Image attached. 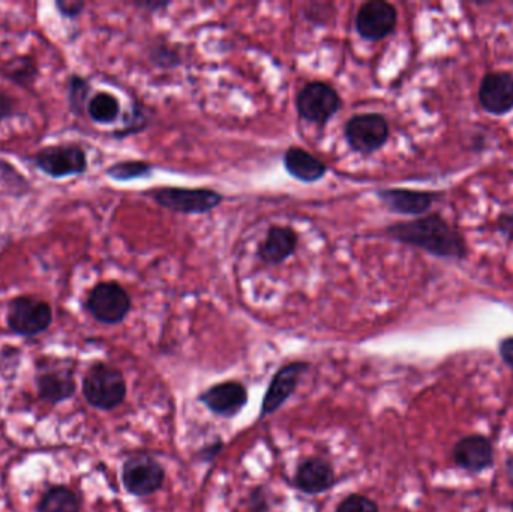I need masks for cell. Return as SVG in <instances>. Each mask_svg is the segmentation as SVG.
I'll list each match as a JSON object with an SVG mask.
<instances>
[{
  "label": "cell",
  "mask_w": 513,
  "mask_h": 512,
  "mask_svg": "<svg viewBox=\"0 0 513 512\" xmlns=\"http://www.w3.org/2000/svg\"><path fill=\"white\" fill-rule=\"evenodd\" d=\"M386 232L395 241L420 248L432 256L464 259L467 253L461 236L440 215L392 224Z\"/></svg>",
  "instance_id": "obj_1"
},
{
  "label": "cell",
  "mask_w": 513,
  "mask_h": 512,
  "mask_svg": "<svg viewBox=\"0 0 513 512\" xmlns=\"http://www.w3.org/2000/svg\"><path fill=\"white\" fill-rule=\"evenodd\" d=\"M83 394L90 406L99 410H113L126 397V383L123 374L108 364L90 367L83 379Z\"/></svg>",
  "instance_id": "obj_2"
},
{
  "label": "cell",
  "mask_w": 513,
  "mask_h": 512,
  "mask_svg": "<svg viewBox=\"0 0 513 512\" xmlns=\"http://www.w3.org/2000/svg\"><path fill=\"white\" fill-rule=\"evenodd\" d=\"M150 196L161 208L183 215L209 214L224 202L222 194L207 188L162 187L150 191Z\"/></svg>",
  "instance_id": "obj_3"
},
{
  "label": "cell",
  "mask_w": 513,
  "mask_h": 512,
  "mask_svg": "<svg viewBox=\"0 0 513 512\" xmlns=\"http://www.w3.org/2000/svg\"><path fill=\"white\" fill-rule=\"evenodd\" d=\"M341 107V97L330 83L309 82L297 92V115L308 124L324 127Z\"/></svg>",
  "instance_id": "obj_4"
},
{
  "label": "cell",
  "mask_w": 513,
  "mask_h": 512,
  "mask_svg": "<svg viewBox=\"0 0 513 512\" xmlns=\"http://www.w3.org/2000/svg\"><path fill=\"white\" fill-rule=\"evenodd\" d=\"M389 136V122L380 113H360L345 122L344 137L348 148L365 157L380 151Z\"/></svg>",
  "instance_id": "obj_5"
},
{
  "label": "cell",
  "mask_w": 513,
  "mask_h": 512,
  "mask_svg": "<svg viewBox=\"0 0 513 512\" xmlns=\"http://www.w3.org/2000/svg\"><path fill=\"white\" fill-rule=\"evenodd\" d=\"M53 308L35 296H17L9 302L6 323L20 337H36L50 328Z\"/></svg>",
  "instance_id": "obj_6"
},
{
  "label": "cell",
  "mask_w": 513,
  "mask_h": 512,
  "mask_svg": "<svg viewBox=\"0 0 513 512\" xmlns=\"http://www.w3.org/2000/svg\"><path fill=\"white\" fill-rule=\"evenodd\" d=\"M128 292L116 281H102L92 287L86 299V310L90 316L104 325L123 322L131 311Z\"/></svg>",
  "instance_id": "obj_7"
},
{
  "label": "cell",
  "mask_w": 513,
  "mask_h": 512,
  "mask_svg": "<svg viewBox=\"0 0 513 512\" xmlns=\"http://www.w3.org/2000/svg\"><path fill=\"white\" fill-rule=\"evenodd\" d=\"M36 169L53 179L80 176L87 172L86 152L78 145L47 146L32 157Z\"/></svg>",
  "instance_id": "obj_8"
},
{
  "label": "cell",
  "mask_w": 513,
  "mask_h": 512,
  "mask_svg": "<svg viewBox=\"0 0 513 512\" xmlns=\"http://www.w3.org/2000/svg\"><path fill=\"white\" fill-rule=\"evenodd\" d=\"M165 472L161 464L147 454H135L123 463L122 481L132 496L146 497L161 490Z\"/></svg>",
  "instance_id": "obj_9"
},
{
  "label": "cell",
  "mask_w": 513,
  "mask_h": 512,
  "mask_svg": "<svg viewBox=\"0 0 513 512\" xmlns=\"http://www.w3.org/2000/svg\"><path fill=\"white\" fill-rule=\"evenodd\" d=\"M398 11L389 2L371 0L360 5L354 19V29L362 40L377 43L395 31Z\"/></svg>",
  "instance_id": "obj_10"
},
{
  "label": "cell",
  "mask_w": 513,
  "mask_h": 512,
  "mask_svg": "<svg viewBox=\"0 0 513 512\" xmlns=\"http://www.w3.org/2000/svg\"><path fill=\"white\" fill-rule=\"evenodd\" d=\"M480 106L491 115H506L513 110V76L509 73H489L479 88Z\"/></svg>",
  "instance_id": "obj_11"
},
{
  "label": "cell",
  "mask_w": 513,
  "mask_h": 512,
  "mask_svg": "<svg viewBox=\"0 0 513 512\" xmlns=\"http://www.w3.org/2000/svg\"><path fill=\"white\" fill-rule=\"evenodd\" d=\"M200 401L216 415L231 418L236 416L248 401V391L239 382H224L204 391Z\"/></svg>",
  "instance_id": "obj_12"
},
{
  "label": "cell",
  "mask_w": 513,
  "mask_h": 512,
  "mask_svg": "<svg viewBox=\"0 0 513 512\" xmlns=\"http://www.w3.org/2000/svg\"><path fill=\"white\" fill-rule=\"evenodd\" d=\"M306 368H308V364L305 362H293V364L285 365L278 370L264 395L261 416L275 412L290 398L299 383V377L302 376Z\"/></svg>",
  "instance_id": "obj_13"
},
{
  "label": "cell",
  "mask_w": 513,
  "mask_h": 512,
  "mask_svg": "<svg viewBox=\"0 0 513 512\" xmlns=\"http://www.w3.org/2000/svg\"><path fill=\"white\" fill-rule=\"evenodd\" d=\"M297 244L299 236L294 229L288 226H272L258 247V257L266 265H281L294 256Z\"/></svg>",
  "instance_id": "obj_14"
},
{
  "label": "cell",
  "mask_w": 513,
  "mask_h": 512,
  "mask_svg": "<svg viewBox=\"0 0 513 512\" xmlns=\"http://www.w3.org/2000/svg\"><path fill=\"white\" fill-rule=\"evenodd\" d=\"M378 200L386 206L389 211L399 215L425 214L434 202L435 196L426 191L405 190V188H389V190L377 191Z\"/></svg>",
  "instance_id": "obj_15"
},
{
  "label": "cell",
  "mask_w": 513,
  "mask_h": 512,
  "mask_svg": "<svg viewBox=\"0 0 513 512\" xmlns=\"http://www.w3.org/2000/svg\"><path fill=\"white\" fill-rule=\"evenodd\" d=\"M335 484L332 466L321 458H308L300 463L294 475V487L306 494H320Z\"/></svg>",
  "instance_id": "obj_16"
},
{
  "label": "cell",
  "mask_w": 513,
  "mask_h": 512,
  "mask_svg": "<svg viewBox=\"0 0 513 512\" xmlns=\"http://www.w3.org/2000/svg\"><path fill=\"white\" fill-rule=\"evenodd\" d=\"M282 163H284L288 175L293 176L299 182H305V184H315V182L321 181L329 170L320 158L314 157L299 146L288 148L282 158Z\"/></svg>",
  "instance_id": "obj_17"
},
{
  "label": "cell",
  "mask_w": 513,
  "mask_h": 512,
  "mask_svg": "<svg viewBox=\"0 0 513 512\" xmlns=\"http://www.w3.org/2000/svg\"><path fill=\"white\" fill-rule=\"evenodd\" d=\"M456 463L468 472H482L494 460L491 443L482 436L464 437L453 449Z\"/></svg>",
  "instance_id": "obj_18"
},
{
  "label": "cell",
  "mask_w": 513,
  "mask_h": 512,
  "mask_svg": "<svg viewBox=\"0 0 513 512\" xmlns=\"http://www.w3.org/2000/svg\"><path fill=\"white\" fill-rule=\"evenodd\" d=\"M39 397L47 403L57 404L74 395L75 382L71 371H48L36 379Z\"/></svg>",
  "instance_id": "obj_19"
},
{
  "label": "cell",
  "mask_w": 513,
  "mask_h": 512,
  "mask_svg": "<svg viewBox=\"0 0 513 512\" xmlns=\"http://www.w3.org/2000/svg\"><path fill=\"white\" fill-rule=\"evenodd\" d=\"M36 512H80V500L71 488L54 485L42 494Z\"/></svg>",
  "instance_id": "obj_20"
},
{
  "label": "cell",
  "mask_w": 513,
  "mask_h": 512,
  "mask_svg": "<svg viewBox=\"0 0 513 512\" xmlns=\"http://www.w3.org/2000/svg\"><path fill=\"white\" fill-rule=\"evenodd\" d=\"M87 115L95 124L108 125L117 121L120 115V103L113 94L96 92L87 104Z\"/></svg>",
  "instance_id": "obj_21"
},
{
  "label": "cell",
  "mask_w": 513,
  "mask_h": 512,
  "mask_svg": "<svg viewBox=\"0 0 513 512\" xmlns=\"http://www.w3.org/2000/svg\"><path fill=\"white\" fill-rule=\"evenodd\" d=\"M152 164L143 160L119 161L105 170V175L116 182H129L134 179H143L152 173Z\"/></svg>",
  "instance_id": "obj_22"
},
{
  "label": "cell",
  "mask_w": 513,
  "mask_h": 512,
  "mask_svg": "<svg viewBox=\"0 0 513 512\" xmlns=\"http://www.w3.org/2000/svg\"><path fill=\"white\" fill-rule=\"evenodd\" d=\"M90 92H92V86L84 77L77 74L69 77L66 95H68L69 110L75 116L84 115V110H87V104H89Z\"/></svg>",
  "instance_id": "obj_23"
},
{
  "label": "cell",
  "mask_w": 513,
  "mask_h": 512,
  "mask_svg": "<svg viewBox=\"0 0 513 512\" xmlns=\"http://www.w3.org/2000/svg\"><path fill=\"white\" fill-rule=\"evenodd\" d=\"M149 61L153 67L158 70L170 71L180 67L183 64L182 53L179 49L165 43V41H156L150 47Z\"/></svg>",
  "instance_id": "obj_24"
},
{
  "label": "cell",
  "mask_w": 513,
  "mask_h": 512,
  "mask_svg": "<svg viewBox=\"0 0 513 512\" xmlns=\"http://www.w3.org/2000/svg\"><path fill=\"white\" fill-rule=\"evenodd\" d=\"M149 125V113L146 107L141 103H134L131 109V115L126 116V121L123 122V127L120 130L114 131L113 136L116 139H125V137L138 134Z\"/></svg>",
  "instance_id": "obj_25"
},
{
  "label": "cell",
  "mask_w": 513,
  "mask_h": 512,
  "mask_svg": "<svg viewBox=\"0 0 513 512\" xmlns=\"http://www.w3.org/2000/svg\"><path fill=\"white\" fill-rule=\"evenodd\" d=\"M36 76H38V67L32 58L18 59L17 64L11 68V73H9V79L18 83V86L32 85Z\"/></svg>",
  "instance_id": "obj_26"
},
{
  "label": "cell",
  "mask_w": 513,
  "mask_h": 512,
  "mask_svg": "<svg viewBox=\"0 0 513 512\" xmlns=\"http://www.w3.org/2000/svg\"><path fill=\"white\" fill-rule=\"evenodd\" d=\"M335 512H378V506L362 494H350L339 503Z\"/></svg>",
  "instance_id": "obj_27"
},
{
  "label": "cell",
  "mask_w": 513,
  "mask_h": 512,
  "mask_svg": "<svg viewBox=\"0 0 513 512\" xmlns=\"http://www.w3.org/2000/svg\"><path fill=\"white\" fill-rule=\"evenodd\" d=\"M86 4L81 0H57L56 10L59 11L60 16L65 19H77L83 14Z\"/></svg>",
  "instance_id": "obj_28"
},
{
  "label": "cell",
  "mask_w": 513,
  "mask_h": 512,
  "mask_svg": "<svg viewBox=\"0 0 513 512\" xmlns=\"http://www.w3.org/2000/svg\"><path fill=\"white\" fill-rule=\"evenodd\" d=\"M15 113H17V101L6 92L0 91V124L6 119L14 118Z\"/></svg>",
  "instance_id": "obj_29"
},
{
  "label": "cell",
  "mask_w": 513,
  "mask_h": 512,
  "mask_svg": "<svg viewBox=\"0 0 513 512\" xmlns=\"http://www.w3.org/2000/svg\"><path fill=\"white\" fill-rule=\"evenodd\" d=\"M500 355L503 361L513 370V337L506 338L500 343Z\"/></svg>",
  "instance_id": "obj_30"
},
{
  "label": "cell",
  "mask_w": 513,
  "mask_h": 512,
  "mask_svg": "<svg viewBox=\"0 0 513 512\" xmlns=\"http://www.w3.org/2000/svg\"><path fill=\"white\" fill-rule=\"evenodd\" d=\"M498 229H500L504 235H507L510 239H513V214L503 215V217L500 218Z\"/></svg>",
  "instance_id": "obj_31"
},
{
  "label": "cell",
  "mask_w": 513,
  "mask_h": 512,
  "mask_svg": "<svg viewBox=\"0 0 513 512\" xmlns=\"http://www.w3.org/2000/svg\"><path fill=\"white\" fill-rule=\"evenodd\" d=\"M135 5L150 11V13H156V11H162L170 7V2H138V4Z\"/></svg>",
  "instance_id": "obj_32"
}]
</instances>
